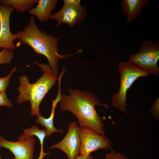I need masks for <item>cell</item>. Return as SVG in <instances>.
<instances>
[{
	"mask_svg": "<svg viewBox=\"0 0 159 159\" xmlns=\"http://www.w3.org/2000/svg\"><path fill=\"white\" fill-rule=\"evenodd\" d=\"M68 95H62L59 107L62 111H68L77 117L79 127L92 130L105 136L104 124L95 110V105H108L102 104L94 94L85 91L68 89Z\"/></svg>",
	"mask_w": 159,
	"mask_h": 159,
	"instance_id": "6da1fadb",
	"label": "cell"
},
{
	"mask_svg": "<svg viewBox=\"0 0 159 159\" xmlns=\"http://www.w3.org/2000/svg\"><path fill=\"white\" fill-rule=\"evenodd\" d=\"M15 40L19 41L18 43L27 44L39 54L43 55L46 57L53 73L56 77L58 75V65L60 59L82 51V49L71 54L61 55L57 45L59 41L58 37L47 34L45 31L39 29L36 24L34 18L30 16L28 25L25 26L23 31H19L14 34Z\"/></svg>",
	"mask_w": 159,
	"mask_h": 159,
	"instance_id": "7a4b0ae2",
	"label": "cell"
},
{
	"mask_svg": "<svg viewBox=\"0 0 159 159\" xmlns=\"http://www.w3.org/2000/svg\"><path fill=\"white\" fill-rule=\"evenodd\" d=\"M34 63L38 65L43 72V74L34 84H31L26 75L18 77L20 83L17 88L19 92L16 100L21 105L27 101L31 104V115L38 116L40 114V103L46 94L55 84L57 78L53 73L51 68L45 64H39L35 61Z\"/></svg>",
	"mask_w": 159,
	"mask_h": 159,
	"instance_id": "3957f363",
	"label": "cell"
},
{
	"mask_svg": "<svg viewBox=\"0 0 159 159\" xmlns=\"http://www.w3.org/2000/svg\"><path fill=\"white\" fill-rule=\"evenodd\" d=\"M118 69L120 76V87L118 92L112 95V103L114 107L127 115L126 100L127 90L138 78L147 77L150 74L134 66L129 60L119 62Z\"/></svg>",
	"mask_w": 159,
	"mask_h": 159,
	"instance_id": "277c9868",
	"label": "cell"
},
{
	"mask_svg": "<svg viewBox=\"0 0 159 159\" xmlns=\"http://www.w3.org/2000/svg\"><path fill=\"white\" fill-rule=\"evenodd\" d=\"M129 61L133 65L149 74H159L157 63L159 59V42L150 39L143 42L140 50L131 54Z\"/></svg>",
	"mask_w": 159,
	"mask_h": 159,
	"instance_id": "5b68a950",
	"label": "cell"
},
{
	"mask_svg": "<svg viewBox=\"0 0 159 159\" xmlns=\"http://www.w3.org/2000/svg\"><path fill=\"white\" fill-rule=\"evenodd\" d=\"M80 155H88L99 149H111V142L105 136L92 130L79 127Z\"/></svg>",
	"mask_w": 159,
	"mask_h": 159,
	"instance_id": "8992f818",
	"label": "cell"
},
{
	"mask_svg": "<svg viewBox=\"0 0 159 159\" xmlns=\"http://www.w3.org/2000/svg\"><path fill=\"white\" fill-rule=\"evenodd\" d=\"M35 138L23 133L15 142H10L0 136V147L8 149L14 154L13 159H33Z\"/></svg>",
	"mask_w": 159,
	"mask_h": 159,
	"instance_id": "52a82bcc",
	"label": "cell"
},
{
	"mask_svg": "<svg viewBox=\"0 0 159 159\" xmlns=\"http://www.w3.org/2000/svg\"><path fill=\"white\" fill-rule=\"evenodd\" d=\"M87 9L81 5H63L60 11L51 15L49 19L56 20L57 26L66 24L72 29L74 25L80 23L87 17Z\"/></svg>",
	"mask_w": 159,
	"mask_h": 159,
	"instance_id": "ba28073f",
	"label": "cell"
},
{
	"mask_svg": "<svg viewBox=\"0 0 159 159\" xmlns=\"http://www.w3.org/2000/svg\"><path fill=\"white\" fill-rule=\"evenodd\" d=\"M80 146L79 127L75 122L68 124V130L64 138L49 148L59 149L66 154L68 159H76L79 155Z\"/></svg>",
	"mask_w": 159,
	"mask_h": 159,
	"instance_id": "9c48e42d",
	"label": "cell"
},
{
	"mask_svg": "<svg viewBox=\"0 0 159 159\" xmlns=\"http://www.w3.org/2000/svg\"><path fill=\"white\" fill-rule=\"evenodd\" d=\"M15 9L0 3V48L15 50L16 46L13 42L14 34L9 27V18L11 13Z\"/></svg>",
	"mask_w": 159,
	"mask_h": 159,
	"instance_id": "30bf717a",
	"label": "cell"
},
{
	"mask_svg": "<svg viewBox=\"0 0 159 159\" xmlns=\"http://www.w3.org/2000/svg\"><path fill=\"white\" fill-rule=\"evenodd\" d=\"M148 0H122L121 2L122 12L125 15L127 22L134 21L140 15Z\"/></svg>",
	"mask_w": 159,
	"mask_h": 159,
	"instance_id": "8fae6325",
	"label": "cell"
},
{
	"mask_svg": "<svg viewBox=\"0 0 159 159\" xmlns=\"http://www.w3.org/2000/svg\"><path fill=\"white\" fill-rule=\"evenodd\" d=\"M58 1V0H38L36 6L29 9L28 11L37 17L40 22L45 21L49 19Z\"/></svg>",
	"mask_w": 159,
	"mask_h": 159,
	"instance_id": "7c38bea8",
	"label": "cell"
},
{
	"mask_svg": "<svg viewBox=\"0 0 159 159\" xmlns=\"http://www.w3.org/2000/svg\"><path fill=\"white\" fill-rule=\"evenodd\" d=\"M62 95L61 94L60 88H59L58 93L55 100H52V112L50 117L48 118H45L40 114L37 116L36 121V123L40 124L41 125L46 128L47 137L48 138L50 135L54 132H63V130L56 129L53 125V121L54 116L55 109L58 102L61 100Z\"/></svg>",
	"mask_w": 159,
	"mask_h": 159,
	"instance_id": "4fadbf2b",
	"label": "cell"
},
{
	"mask_svg": "<svg viewBox=\"0 0 159 159\" xmlns=\"http://www.w3.org/2000/svg\"><path fill=\"white\" fill-rule=\"evenodd\" d=\"M38 3V0H0V3L8 6H11L17 13L24 12L28 11Z\"/></svg>",
	"mask_w": 159,
	"mask_h": 159,
	"instance_id": "5bb4252c",
	"label": "cell"
},
{
	"mask_svg": "<svg viewBox=\"0 0 159 159\" xmlns=\"http://www.w3.org/2000/svg\"><path fill=\"white\" fill-rule=\"evenodd\" d=\"M24 132L30 136L35 135L39 139L41 146V151L43 152V141L45 138L47 136L46 130H40L37 126L34 125L29 128L24 129Z\"/></svg>",
	"mask_w": 159,
	"mask_h": 159,
	"instance_id": "9a60e30c",
	"label": "cell"
},
{
	"mask_svg": "<svg viewBox=\"0 0 159 159\" xmlns=\"http://www.w3.org/2000/svg\"><path fill=\"white\" fill-rule=\"evenodd\" d=\"M14 57L13 50L3 48L0 52V64H9Z\"/></svg>",
	"mask_w": 159,
	"mask_h": 159,
	"instance_id": "2e32d148",
	"label": "cell"
},
{
	"mask_svg": "<svg viewBox=\"0 0 159 159\" xmlns=\"http://www.w3.org/2000/svg\"><path fill=\"white\" fill-rule=\"evenodd\" d=\"M17 67H15L9 74L4 77H0V93L6 92L7 87L9 84V80L13 73L16 71Z\"/></svg>",
	"mask_w": 159,
	"mask_h": 159,
	"instance_id": "e0dca14e",
	"label": "cell"
},
{
	"mask_svg": "<svg viewBox=\"0 0 159 159\" xmlns=\"http://www.w3.org/2000/svg\"><path fill=\"white\" fill-rule=\"evenodd\" d=\"M150 112L152 114L153 117L158 121L159 120V97L156 99L153 103L151 108L150 109Z\"/></svg>",
	"mask_w": 159,
	"mask_h": 159,
	"instance_id": "ac0fdd59",
	"label": "cell"
},
{
	"mask_svg": "<svg viewBox=\"0 0 159 159\" xmlns=\"http://www.w3.org/2000/svg\"><path fill=\"white\" fill-rule=\"evenodd\" d=\"M111 150L110 152L106 155L105 159H129L124 154L116 152L112 149Z\"/></svg>",
	"mask_w": 159,
	"mask_h": 159,
	"instance_id": "d6986e66",
	"label": "cell"
},
{
	"mask_svg": "<svg viewBox=\"0 0 159 159\" xmlns=\"http://www.w3.org/2000/svg\"><path fill=\"white\" fill-rule=\"evenodd\" d=\"M2 106L9 107L12 106V104L7 97L6 92L0 93V107Z\"/></svg>",
	"mask_w": 159,
	"mask_h": 159,
	"instance_id": "ffe728a7",
	"label": "cell"
},
{
	"mask_svg": "<svg viewBox=\"0 0 159 159\" xmlns=\"http://www.w3.org/2000/svg\"><path fill=\"white\" fill-rule=\"evenodd\" d=\"M64 5H74L79 6L80 5V0H63Z\"/></svg>",
	"mask_w": 159,
	"mask_h": 159,
	"instance_id": "44dd1931",
	"label": "cell"
},
{
	"mask_svg": "<svg viewBox=\"0 0 159 159\" xmlns=\"http://www.w3.org/2000/svg\"><path fill=\"white\" fill-rule=\"evenodd\" d=\"M92 157L90 155H79L76 159H92Z\"/></svg>",
	"mask_w": 159,
	"mask_h": 159,
	"instance_id": "7402d4cb",
	"label": "cell"
}]
</instances>
